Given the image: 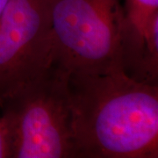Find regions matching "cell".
I'll return each instance as SVG.
<instances>
[{
    "mask_svg": "<svg viewBox=\"0 0 158 158\" xmlns=\"http://www.w3.org/2000/svg\"><path fill=\"white\" fill-rule=\"evenodd\" d=\"M54 61L46 0H9L0 18V101Z\"/></svg>",
    "mask_w": 158,
    "mask_h": 158,
    "instance_id": "4",
    "label": "cell"
},
{
    "mask_svg": "<svg viewBox=\"0 0 158 158\" xmlns=\"http://www.w3.org/2000/svg\"><path fill=\"white\" fill-rule=\"evenodd\" d=\"M55 61L69 73L123 71L120 0H46Z\"/></svg>",
    "mask_w": 158,
    "mask_h": 158,
    "instance_id": "3",
    "label": "cell"
},
{
    "mask_svg": "<svg viewBox=\"0 0 158 158\" xmlns=\"http://www.w3.org/2000/svg\"><path fill=\"white\" fill-rule=\"evenodd\" d=\"M8 1H9V0H0V18H1L3 12L5 11V8H6Z\"/></svg>",
    "mask_w": 158,
    "mask_h": 158,
    "instance_id": "7",
    "label": "cell"
},
{
    "mask_svg": "<svg viewBox=\"0 0 158 158\" xmlns=\"http://www.w3.org/2000/svg\"><path fill=\"white\" fill-rule=\"evenodd\" d=\"M0 158H9V150H8L6 134L1 118H0Z\"/></svg>",
    "mask_w": 158,
    "mask_h": 158,
    "instance_id": "6",
    "label": "cell"
},
{
    "mask_svg": "<svg viewBox=\"0 0 158 158\" xmlns=\"http://www.w3.org/2000/svg\"><path fill=\"white\" fill-rule=\"evenodd\" d=\"M68 89L75 158L158 157V85L73 72Z\"/></svg>",
    "mask_w": 158,
    "mask_h": 158,
    "instance_id": "1",
    "label": "cell"
},
{
    "mask_svg": "<svg viewBox=\"0 0 158 158\" xmlns=\"http://www.w3.org/2000/svg\"><path fill=\"white\" fill-rule=\"evenodd\" d=\"M69 74L54 62L0 101L9 158H75Z\"/></svg>",
    "mask_w": 158,
    "mask_h": 158,
    "instance_id": "2",
    "label": "cell"
},
{
    "mask_svg": "<svg viewBox=\"0 0 158 158\" xmlns=\"http://www.w3.org/2000/svg\"><path fill=\"white\" fill-rule=\"evenodd\" d=\"M121 30L123 71L143 81L146 36L150 23L158 16V0H125Z\"/></svg>",
    "mask_w": 158,
    "mask_h": 158,
    "instance_id": "5",
    "label": "cell"
}]
</instances>
